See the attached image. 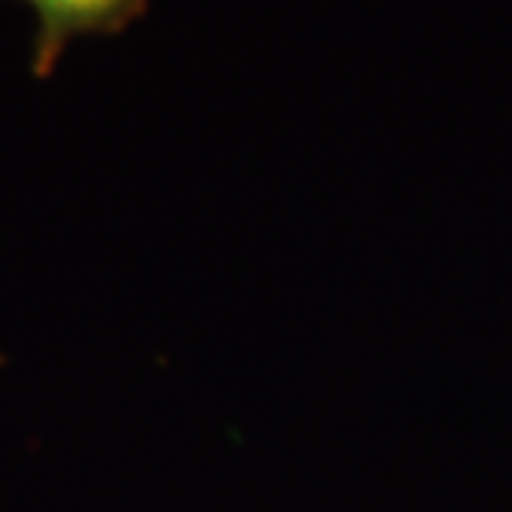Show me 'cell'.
<instances>
[{
  "label": "cell",
  "instance_id": "cell-1",
  "mask_svg": "<svg viewBox=\"0 0 512 512\" xmlns=\"http://www.w3.org/2000/svg\"><path fill=\"white\" fill-rule=\"evenodd\" d=\"M37 12L32 72L52 74L63 49L80 35H117L146 15L148 0H26Z\"/></svg>",
  "mask_w": 512,
  "mask_h": 512
}]
</instances>
